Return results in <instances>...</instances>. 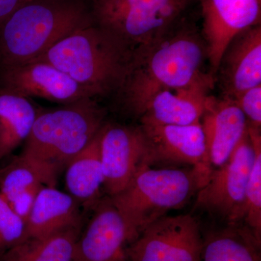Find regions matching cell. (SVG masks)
I'll list each match as a JSON object with an SVG mask.
<instances>
[{"label":"cell","instance_id":"7c38bea8","mask_svg":"<svg viewBox=\"0 0 261 261\" xmlns=\"http://www.w3.org/2000/svg\"><path fill=\"white\" fill-rule=\"evenodd\" d=\"M100 157L103 188L111 197L121 192L142 166H149L145 136L140 126L106 123L101 132Z\"/></svg>","mask_w":261,"mask_h":261},{"label":"cell","instance_id":"5bb4252c","mask_svg":"<svg viewBox=\"0 0 261 261\" xmlns=\"http://www.w3.org/2000/svg\"><path fill=\"white\" fill-rule=\"evenodd\" d=\"M221 97L236 99L247 89L261 84V25H255L232 39L215 74Z\"/></svg>","mask_w":261,"mask_h":261},{"label":"cell","instance_id":"ac0fdd59","mask_svg":"<svg viewBox=\"0 0 261 261\" xmlns=\"http://www.w3.org/2000/svg\"><path fill=\"white\" fill-rule=\"evenodd\" d=\"M79 202L69 194L45 187L39 191L29 213L27 239L42 238L62 230L80 227Z\"/></svg>","mask_w":261,"mask_h":261},{"label":"cell","instance_id":"9c48e42d","mask_svg":"<svg viewBox=\"0 0 261 261\" xmlns=\"http://www.w3.org/2000/svg\"><path fill=\"white\" fill-rule=\"evenodd\" d=\"M140 127L145 136L149 166L212 168L200 122L189 125L140 123Z\"/></svg>","mask_w":261,"mask_h":261},{"label":"cell","instance_id":"277c9868","mask_svg":"<svg viewBox=\"0 0 261 261\" xmlns=\"http://www.w3.org/2000/svg\"><path fill=\"white\" fill-rule=\"evenodd\" d=\"M130 56L128 49L93 23L70 33L35 60L50 63L96 97L117 92Z\"/></svg>","mask_w":261,"mask_h":261},{"label":"cell","instance_id":"8fae6325","mask_svg":"<svg viewBox=\"0 0 261 261\" xmlns=\"http://www.w3.org/2000/svg\"><path fill=\"white\" fill-rule=\"evenodd\" d=\"M0 88L23 97L41 98L63 105L94 98L63 71L39 60L0 67Z\"/></svg>","mask_w":261,"mask_h":261},{"label":"cell","instance_id":"44dd1931","mask_svg":"<svg viewBox=\"0 0 261 261\" xmlns=\"http://www.w3.org/2000/svg\"><path fill=\"white\" fill-rule=\"evenodd\" d=\"M37 115L29 98L0 88V161L27 140Z\"/></svg>","mask_w":261,"mask_h":261},{"label":"cell","instance_id":"7a4b0ae2","mask_svg":"<svg viewBox=\"0 0 261 261\" xmlns=\"http://www.w3.org/2000/svg\"><path fill=\"white\" fill-rule=\"evenodd\" d=\"M93 23L80 0H27L0 24V67L34 61Z\"/></svg>","mask_w":261,"mask_h":261},{"label":"cell","instance_id":"3957f363","mask_svg":"<svg viewBox=\"0 0 261 261\" xmlns=\"http://www.w3.org/2000/svg\"><path fill=\"white\" fill-rule=\"evenodd\" d=\"M212 170L142 166L121 192L109 197L126 225L132 243L154 221L186 205L205 185Z\"/></svg>","mask_w":261,"mask_h":261},{"label":"cell","instance_id":"4fadbf2b","mask_svg":"<svg viewBox=\"0 0 261 261\" xmlns=\"http://www.w3.org/2000/svg\"><path fill=\"white\" fill-rule=\"evenodd\" d=\"M132 239L109 197L98 201L88 225L75 243L74 261H128Z\"/></svg>","mask_w":261,"mask_h":261},{"label":"cell","instance_id":"8992f818","mask_svg":"<svg viewBox=\"0 0 261 261\" xmlns=\"http://www.w3.org/2000/svg\"><path fill=\"white\" fill-rule=\"evenodd\" d=\"M192 0H92L94 24L133 53L183 20Z\"/></svg>","mask_w":261,"mask_h":261},{"label":"cell","instance_id":"cb8c5ba5","mask_svg":"<svg viewBox=\"0 0 261 261\" xmlns=\"http://www.w3.org/2000/svg\"><path fill=\"white\" fill-rule=\"evenodd\" d=\"M27 239L25 221L0 195V257Z\"/></svg>","mask_w":261,"mask_h":261},{"label":"cell","instance_id":"7402d4cb","mask_svg":"<svg viewBox=\"0 0 261 261\" xmlns=\"http://www.w3.org/2000/svg\"><path fill=\"white\" fill-rule=\"evenodd\" d=\"M80 227L62 230L42 238H28L0 257V261H74Z\"/></svg>","mask_w":261,"mask_h":261},{"label":"cell","instance_id":"2e32d148","mask_svg":"<svg viewBox=\"0 0 261 261\" xmlns=\"http://www.w3.org/2000/svg\"><path fill=\"white\" fill-rule=\"evenodd\" d=\"M58 171L47 163L22 152L0 168V195L27 221L42 188L56 187Z\"/></svg>","mask_w":261,"mask_h":261},{"label":"cell","instance_id":"d6986e66","mask_svg":"<svg viewBox=\"0 0 261 261\" xmlns=\"http://www.w3.org/2000/svg\"><path fill=\"white\" fill-rule=\"evenodd\" d=\"M101 132L102 129L66 166L65 184L68 194L87 207H94L100 200L99 197L103 187Z\"/></svg>","mask_w":261,"mask_h":261},{"label":"cell","instance_id":"30bf717a","mask_svg":"<svg viewBox=\"0 0 261 261\" xmlns=\"http://www.w3.org/2000/svg\"><path fill=\"white\" fill-rule=\"evenodd\" d=\"M202 36L215 77L221 57L239 34L260 24L261 0H200ZM215 79V78H214Z\"/></svg>","mask_w":261,"mask_h":261},{"label":"cell","instance_id":"ffe728a7","mask_svg":"<svg viewBox=\"0 0 261 261\" xmlns=\"http://www.w3.org/2000/svg\"><path fill=\"white\" fill-rule=\"evenodd\" d=\"M261 241L243 224L202 234L200 261H261Z\"/></svg>","mask_w":261,"mask_h":261},{"label":"cell","instance_id":"603a6c76","mask_svg":"<svg viewBox=\"0 0 261 261\" xmlns=\"http://www.w3.org/2000/svg\"><path fill=\"white\" fill-rule=\"evenodd\" d=\"M248 134L255 149V159L245 192L242 224L261 241V135L260 128L248 125Z\"/></svg>","mask_w":261,"mask_h":261},{"label":"cell","instance_id":"e0dca14e","mask_svg":"<svg viewBox=\"0 0 261 261\" xmlns=\"http://www.w3.org/2000/svg\"><path fill=\"white\" fill-rule=\"evenodd\" d=\"M213 169L229 159L248 129V121L236 102L213 97L200 120Z\"/></svg>","mask_w":261,"mask_h":261},{"label":"cell","instance_id":"52a82bcc","mask_svg":"<svg viewBox=\"0 0 261 261\" xmlns=\"http://www.w3.org/2000/svg\"><path fill=\"white\" fill-rule=\"evenodd\" d=\"M254 159L255 149L247 129L229 159L212 170L208 180L196 195L194 208L221 219L225 224H242Z\"/></svg>","mask_w":261,"mask_h":261},{"label":"cell","instance_id":"9a60e30c","mask_svg":"<svg viewBox=\"0 0 261 261\" xmlns=\"http://www.w3.org/2000/svg\"><path fill=\"white\" fill-rule=\"evenodd\" d=\"M215 79L202 73L185 87L156 94L141 116L140 123L189 125L199 123L214 96Z\"/></svg>","mask_w":261,"mask_h":261},{"label":"cell","instance_id":"484cf974","mask_svg":"<svg viewBox=\"0 0 261 261\" xmlns=\"http://www.w3.org/2000/svg\"><path fill=\"white\" fill-rule=\"evenodd\" d=\"M27 0H0V24Z\"/></svg>","mask_w":261,"mask_h":261},{"label":"cell","instance_id":"5b68a950","mask_svg":"<svg viewBox=\"0 0 261 261\" xmlns=\"http://www.w3.org/2000/svg\"><path fill=\"white\" fill-rule=\"evenodd\" d=\"M106 117L93 98L38 113L23 152L59 172L102 129Z\"/></svg>","mask_w":261,"mask_h":261},{"label":"cell","instance_id":"ba28073f","mask_svg":"<svg viewBox=\"0 0 261 261\" xmlns=\"http://www.w3.org/2000/svg\"><path fill=\"white\" fill-rule=\"evenodd\" d=\"M202 233L191 214L166 216L127 247L128 261H200Z\"/></svg>","mask_w":261,"mask_h":261},{"label":"cell","instance_id":"d4e9b609","mask_svg":"<svg viewBox=\"0 0 261 261\" xmlns=\"http://www.w3.org/2000/svg\"><path fill=\"white\" fill-rule=\"evenodd\" d=\"M233 101L246 116L249 124L255 128H260L261 84L247 89L233 99Z\"/></svg>","mask_w":261,"mask_h":261},{"label":"cell","instance_id":"6da1fadb","mask_svg":"<svg viewBox=\"0 0 261 261\" xmlns=\"http://www.w3.org/2000/svg\"><path fill=\"white\" fill-rule=\"evenodd\" d=\"M205 59L202 34L182 20L162 37L132 53L117 91L123 109L140 118L156 94L185 87L204 73Z\"/></svg>","mask_w":261,"mask_h":261}]
</instances>
